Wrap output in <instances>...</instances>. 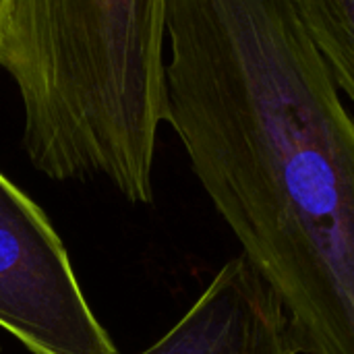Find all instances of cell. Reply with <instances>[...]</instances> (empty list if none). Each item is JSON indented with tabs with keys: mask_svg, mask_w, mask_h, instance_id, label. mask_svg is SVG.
<instances>
[{
	"mask_svg": "<svg viewBox=\"0 0 354 354\" xmlns=\"http://www.w3.org/2000/svg\"><path fill=\"white\" fill-rule=\"evenodd\" d=\"M6 6H8V0H0V41H2V29H4V19H6Z\"/></svg>",
	"mask_w": 354,
	"mask_h": 354,
	"instance_id": "obj_5",
	"label": "cell"
},
{
	"mask_svg": "<svg viewBox=\"0 0 354 354\" xmlns=\"http://www.w3.org/2000/svg\"><path fill=\"white\" fill-rule=\"evenodd\" d=\"M141 354H303V346L278 297L239 255Z\"/></svg>",
	"mask_w": 354,
	"mask_h": 354,
	"instance_id": "obj_3",
	"label": "cell"
},
{
	"mask_svg": "<svg viewBox=\"0 0 354 354\" xmlns=\"http://www.w3.org/2000/svg\"><path fill=\"white\" fill-rule=\"evenodd\" d=\"M0 328L33 354H118L48 216L2 172Z\"/></svg>",
	"mask_w": 354,
	"mask_h": 354,
	"instance_id": "obj_2",
	"label": "cell"
},
{
	"mask_svg": "<svg viewBox=\"0 0 354 354\" xmlns=\"http://www.w3.org/2000/svg\"><path fill=\"white\" fill-rule=\"evenodd\" d=\"M336 85L354 104V0H292Z\"/></svg>",
	"mask_w": 354,
	"mask_h": 354,
	"instance_id": "obj_4",
	"label": "cell"
},
{
	"mask_svg": "<svg viewBox=\"0 0 354 354\" xmlns=\"http://www.w3.org/2000/svg\"><path fill=\"white\" fill-rule=\"evenodd\" d=\"M166 0H8L0 66L23 104V145L50 178L104 176L151 203L164 122Z\"/></svg>",
	"mask_w": 354,
	"mask_h": 354,
	"instance_id": "obj_1",
	"label": "cell"
}]
</instances>
